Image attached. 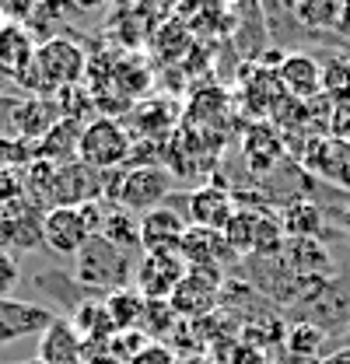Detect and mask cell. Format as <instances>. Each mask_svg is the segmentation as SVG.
<instances>
[{"label": "cell", "instance_id": "cell-1", "mask_svg": "<svg viewBox=\"0 0 350 364\" xmlns=\"http://www.w3.org/2000/svg\"><path fill=\"white\" fill-rule=\"evenodd\" d=\"M102 189L116 207H123L130 214L137 210L147 214V210L161 207V200L175 189V179L165 165H127L120 172L102 176Z\"/></svg>", "mask_w": 350, "mask_h": 364}, {"label": "cell", "instance_id": "cell-2", "mask_svg": "<svg viewBox=\"0 0 350 364\" xmlns=\"http://www.w3.org/2000/svg\"><path fill=\"white\" fill-rule=\"evenodd\" d=\"M133 134L116 119V116H95L85 123L81 140H78V161L95 176H109L127 168L130 161Z\"/></svg>", "mask_w": 350, "mask_h": 364}, {"label": "cell", "instance_id": "cell-3", "mask_svg": "<svg viewBox=\"0 0 350 364\" xmlns=\"http://www.w3.org/2000/svg\"><path fill=\"white\" fill-rule=\"evenodd\" d=\"M74 280L85 284V287L102 291V294L123 291V287H130L133 280L130 252L109 245L102 235H91L85 242V249L74 256Z\"/></svg>", "mask_w": 350, "mask_h": 364}, {"label": "cell", "instance_id": "cell-4", "mask_svg": "<svg viewBox=\"0 0 350 364\" xmlns=\"http://www.w3.org/2000/svg\"><path fill=\"white\" fill-rule=\"evenodd\" d=\"M36 81H39V95H56V91L70 88V85H85L88 70V53L81 43L67 39V36H53L46 43L36 46Z\"/></svg>", "mask_w": 350, "mask_h": 364}, {"label": "cell", "instance_id": "cell-5", "mask_svg": "<svg viewBox=\"0 0 350 364\" xmlns=\"http://www.w3.org/2000/svg\"><path fill=\"white\" fill-rule=\"evenodd\" d=\"M224 287V270L218 267H186L182 284L172 291L169 305L179 322H200L211 318L218 309V294Z\"/></svg>", "mask_w": 350, "mask_h": 364}, {"label": "cell", "instance_id": "cell-6", "mask_svg": "<svg viewBox=\"0 0 350 364\" xmlns=\"http://www.w3.org/2000/svg\"><path fill=\"white\" fill-rule=\"evenodd\" d=\"M43 214L46 207L32 196H21L11 207H0V249L4 252H32L43 249Z\"/></svg>", "mask_w": 350, "mask_h": 364}, {"label": "cell", "instance_id": "cell-7", "mask_svg": "<svg viewBox=\"0 0 350 364\" xmlns=\"http://www.w3.org/2000/svg\"><path fill=\"white\" fill-rule=\"evenodd\" d=\"M186 277V263L169 252H144L133 263V291L144 301H169Z\"/></svg>", "mask_w": 350, "mask_h": 364}, {"label": "cell", "instance_id": "cell-8", "mask_svg": "<svg viewBox=\"0 0 350 364\" xmlns=\"http://www.w3.org/2000/svg\"><path fill=\"white\" fill-rule=\"evenodd\" d=\"M186 218L172 210V207H154L147 214H140L137 221V238H140V249L144 252H169L179 256V245H182V235H186Z\"/></svg>", "mask_w": 350, "mask_h": 364}, {"label": "cell", "instance_id": "cell-9", "mask_svg": "<svg viewBox=\"0 0 350 364\" xmlns=\"http://www.w3.org/2000/svg\"><path fill=\"white\" fill-rule=\"evenodd\" d=\"M91 238L78 207H49L43 214V245L60 256H78Z\"/></svg>", "mask_w": 350, "mask_h": 364}, {"label": "cell", "instance_id": "cell-10", "mask_svg": "<svg viewBox=\"0 0 350 364\" xmlns=\"http://www.w3.org/2000/svg\"><path fill=\"white\" fill-rule=\"evenodd\" d=\"M36 364H85V336L74 329L70 318H53L39 333Z\"/></svg>", "mask_w": 350, "mask_h": 364}, {"label": "cell", "instance_id": "cell-11", "mask_svg": "<svg viewBox=\"0 0 350 364\" xmlns=\"http://www.w3.org/2000/svg\"><path fill=\"white\" fill-rule=\"evenodd\" d=\"M53 318L56 316L46 305L18 301V298H0V347L18 343L25 336H39Z\"/></svg>", "mask_w": 350, "mask_h": 364}, {"label": "cell", "instance_id": "cell-12", "mask_svg": "<svg viewBox=\"0 0 350 364\" xmlns=\"http://www.w3.org/2000/svg\"><path fill=\"white\" fill-rule=\"evenodd\" d=\"M179 259H182L186 267H218V270H224V267L235 263L238 256L228 249V242H224L221 231L189 225L186 235H182V245H179Z\"/></svg>", "mask_w": 350, "mask_h": 364}, {"label": "cell", "instance_id": "cell-13", "mask_svg": "<svg viewBox=\"0 0 350 364\" xmlns=\"http://www.w3.org/2000/svg\"><path fill=\"white\" fill-rule=\"evenodd\" d=\"M277 81H280V88L287 91L291 98L312 102V98L322 95V63L312 53H302V49L287 53L280 70H277Z\"/></svg>", "mask_w": 350, "mask_h": 364}, {"label": "cell", "instance_id": "cell-14", "mask_svg": "<svg viewBox=\"0 0 350 364\" xmlns=\"http://www.w3.org/2000/svg\"><path fill=\"white\" fill-rule=\"evenodd\" d=\"M305 165L312 172L326 176L333 186L350 189V144H340L333 136H308Z\"/></svg>", "mask_w": 350, "mask_h": 364}, {"label": "cell", "instance_id": "cell-15", "mask_svg": "<svg viewBox=\"0 0 350 364\" xmlns=\"http://www.w3.org/2000/svg\"><path fill=\"white\" fill-rule=\"evenodd\" d=\"M36 39L28 32V25H14V21H0V74H7L11 81H21L32 63H36Z\"/></svg>", "mask_w": 350, "mask_h": 364}, {"label": "cell", "instance_id": "cell-16", "mask_svg": "<svg viewBox=\"0 0 350 364\" xmlns=\"http://www.w3.org/2000/svg\"><path fill=\"white\" fill-rule=\"evenodd\" d=\"M238 210L235 203V193H228L224 186H200L189 193V225L196 228H211V231H221V228L231 221V214Z\"/></svg>", "mask_w": 350, "mask_h": 364}, {"label": "cell", "instance_id": "cell-17", "mask_svg": "<svg viewBox=\"0 0 350 364\" xmlns=\"http://www.w3.org/2000/svg\"><path fill=\"white\" fill-rule=\"evenodd\" d=\"M81 123L78 119H56L43 140L32 144V158H43V161H56V165H70L78 161V140H81Z\"/></svg>", "mask_w": 350, "mask_h": 364}, {"label": "cell", "instance_id": "cell-18", "mask_svg": "<svg viewBox=\"0 0 350 364\" xmlns=\"http://www.w3.org/2000/svg\"><path fill=\"white\" fill-rule=\"evenodd\" d=\"M179 123V102L175 98H144L133 105V127L144 134V140H165Z\"/></svg>", "mask_w": 350, "mask_h": 364}, {"label": "cell", "instance_id": "cell-19", "mask_svg": "<svg viewBox=\"0 0 350 364\" xmlns=\"http://www.w3.org/2000/svg\"><path fill=\"white\" fill-rule=\"evenodd\" d=\"M280 225H284V235H287V238H295V242H315V238L322 235L326 218H322V207H319L315 200L298 196V200H291V203H287V210H284Z\"/></svg>", "mask_w": 350, "mask_h": 364}, {"label": "cell", "instance_id": "cell-20", "mask_svg": "<svg viewBox=\"0 0 350 364\" xmlns=\"http://www.w3.org/2000/svg\"><path fill=\"white\" fill-rule=\"evenodd\" d=\"M56 119H60V109H56V102H46V98H28V102H21V105L14 109L18 140H28V144L43 140L46 130H49Z\"/></svg>", "mask_w": 350, "mask_h": 364}, {"label": "cell", "instance_id": "cell-21", "mask_svg": "<svg viewBox=\"0 0 350 364\" xmlns=\"http://www.w3.org/2000/svg\"><path fill=\"white\" fill-rule=\"evenodd\" d=\"M105 305V316L112 322L116 333H127V329H137L140 326V316H144V298L133 291V287H123V291H112L102 298Z\"/></svg>", "mask_w": 350, "mask_h": 364}, {"label": "cell", "instance_id": "cell-22", "mask_svg": "<svg viewBox=\"0 0 350 364\" xmlns=\"http://www.w3.org/2000/svg\"><path fill=\"white\" fill-rule=\"evenodd\" d=\"M256 221H260V210L238 207V210L231 214V221L221 228V235H224V242H228V249H231L235 256H253V245H256Z\"/></svg>", "mask_w": 350, "mask_h": 364}, {"label": "cell", "instance_id": "cell-23", "mask_svg": "<svg viewBox=\"0 0 350 364\" xmlns=\"http://www.w3.org/2000/svg\"><path fill=\"white\" fill-rule=\"evenodd\" d=\"M284 347H287V354L298 358V361H319V354H322V347H326V329L315 326V322H298V326L287 329Z\"/></svg>", "mask_w": 350, "mask_h": 364}, {"label": "cell", "instance_id": "cell-24", "mask_svg": "<svg viewBox=\"0 0 350 364\" xmlns=\"http://www.w3.org/2000/svg\"><path fill=\"white\" fill-rule=\"evenodd\" d=\"M137 221H140V218H133L130 210H123V207H109L105 218H102V231H98V235H102L109 245L130 252L133 245H140V238H137Z\"/></svg>", "mask_w": 350, "mask_h": 364}, {"label": "cell", "instance_id": "cell-25", "mask_svg": "<svg viewBox=\"0 0 350 364\" xmlns=\"http://www.w3.org/2000/svg\"><path fill=\"white\" fill-rule=\"evenodd\" d=\"M322 95L333 105L350 102V60L344 53H329L322 63Z\"/></svg>", "mask_w": 350, "mask_h": 364}, {"label": "cell", "instance_id": "cell-26", "mask_svg": "<svg viewBox=\"0 0 350 364\" xmlns=\"http://www.w3.org/2000/svg\"><path fill=\"white\" fill-rule=\"evenodd\" d=\"M280 140L277 134H270L266 127H253L249 130V140H245V161L253 165V172H266L277 158H280Z\"/></svg>", "mask_w": 350, "mask_h": 364}, {"label": "cell", "instance_id": "cell-27", "mask_svg": "<svg viewBox=\"0 0 350 364\" xmlns=\"http://www.w3.org/2000/svg\"><path fill=\"white\" fill-rule=\"evenodd\" d=\"M340 7L336 0H305L295 7V18L305 25L308 32H322V28H336L340 21Z\"/></svg>", "mask_w": 350, "mask_h": 364}, {"label": "cell", "instance_id": "cell-28", "mask_svg": "<svg viewBox=\"0 0 350 364\" xmlns=\"http://www.w3.org/2000/svg\"><path fill=\"white\" fill-rule=\"evenodd\" d=\"M175 326H179V318H175L169 301H144V316H140V326H137V329H140L151 343H158V336H169Z\"/></svg>", "mask_w": 350, "mask_h": 364}, {"label": "cell", "instance_id": "cell-29", "mask_svg": "<svg viewBox=\"0 0 350 364\" xmlns=\"http://www.w3.org/2000/svg\"><path fill=\"white\" fill-rule=\"evenodd\" d=\"M53 102H56L63 119H78V123H81V116H88L95 109V95L88 91V85H70V88L56 91Z\"/></svg>", "mask_w": 350, "mask_h": 364}, {"label": "cell", "instance_id": "cell-30", "mask_svg": "<svg viewBox=\"0 0 350 364\" xmlns=\"http://www.w3.org/2000/svg\"><path fill=\"white\" fill-rule=\"evenodd\" d=\"M284 225L280 218L260 210V221H256V245H253V256H277L284 249Z\"/></svg>", "mask_w": 350, "mask_h": 364}, {"label": "cell", "instance_id": "cell-31", "mask_svg": "<svg viewBox=\"0 0 350 364\" xmlns=\"http://www.w3.org/2000/svg\"><path fill=\"white\" fill-rule=\"evenodd\" d=\"M21 196H28V189H25V168L0 165V207H11Z\"/></svg>", "mask_w": 350, "mask_h": 364}, {"label": "cell", "instance_id": "cell-32", "mask_svg": "<svg viewBox=\"0 0 350 364\" xmlns=\"http://www.w3.org/2000/svg\"><path fill=\"white\" fill-rule=\"evenodd\" d=\"M21 284V270H18V259L11 252L0 249V298H11L14 287Z\"/></svg>", "mask_w": 350, "mask_h": 364}, {"label": "cell", "instance_id": "cell-33", "mask_svg": "<svg viewBox=\"0 0 350 364\" xmlns=\"http://www.w3.org/2000/svg\"><path fill=\"white\" fill-rule=\"evenodd\" d=\"M130 364H182V361H179L172 350L158 340V343H147V347H144V350H140Z\"/></svg>", "mask_w": 350, "mask_h": 364}, {"label": "cell", "instance_id": "cell-34", "mask_svg": "<svg viewBox=\"0 0 350 364\" xmlns=\"http://www.w3.org/2000/svg\"><path fill=\"white\" fill-rule=\"evenodd\" d=\"M329 136H333V140H340V144H350V102H344V105H336V109H333Z\"/></svg>", "mask_w": 350, "mask_h": 364}, {"label": "cell", "instance_id": "cell-35", "mask_svg": "<svg viewBox=\"0 0 350 364\" xmlns=\"http://www.w3.org/2000/svg\"><path fill=\"white\" fill-rule=\"evenodd\" d=\"M228 364H266V354L245 347V343H235V350L228 354Z\"/></svg>", "mask_w": 350, "mask_h": 364}, {"label": "cell", "instance_id": "cell-36", "mask_svg": "<svg viewBox=\"0 0 350 364\" xmlns=\"http://www.w3.org/2000/svg\"><path fill=\"white\" fill-rule=\"evenodd\" d=\"M319 364H350V347H340V350H333V354H326Z\"/></svg>", "mask_w": 350, "mask_h": 364}, {"label": "cell", "instance_id": "cell-37", "mask_svg": "<svg viewBox=\"0 0 350 364\" xmlns=\"http://www.w3.org/2000/svg\"><path fill=\"white\" fill-rule=\"evenodd\" d=\"M336 28H340L344 36H350V4L340 7V21H336Z\"/></svg>", "mask_w": 350, "mask_h": 364}, {"label": "cell", "instance_id": "cell-38", "mask_svg": "<svg viewBox=\"0 0 350 364\" xmlns=\"http://www.w3.org/2000/svg\"><path fill=\"white\" fill-rule=\"evenodd\" d=\"M344 225H347V231H350V207L344 210Z\"/></svg>", "mask_w": 350, "mask_h": 364}, {"label": "cell", "instance_id": "cell-39", "mask_svg": "<svg viewBox=\"0 0 350 364\" xmlns=\"http://www.w3.org/2000/svg\"><path fill=\"white\" fill-rule=\"evenodd\" d=\"M0 21H4V18H0Z\"/></svg>", "mask_w": 350, "mask_h": 364}, {"label": "cell", "instance_id": "cell-40", "mask_svg": "<svg viewBox=\"0 0 350 364\" xmlns=\"http://www.w3.org/2000/svg\"><path fill=\"white\" fill-rule=\"evenodd\" d=\"M347 60H350V56H347Z\"/></svg>", "mask_w": 350, "mask_h": 364}]
</instances>
